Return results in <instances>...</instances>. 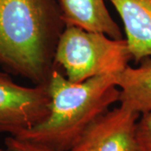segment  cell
I'll return each instance as SVG.
<instances>
[{
    "instance_id": "5",
    "label": "cell",
    "mask_w": 151,
    "mask_h": 151,
    "mask_svg": "<svg viewBox=\"0 0 151 151\" xmlns=\"http://www.w3.org/2000/svg\"><path fill=\"white\" fill-rule=\"evenodd\" d=\"M140 114L120 105L90 124L69 151H136V124Z\"/></svg>"
},
{
    "instance_id": "2",
    "label": "cell",
    "mask_w": 151,
    "mask_h": 151,
    "mask_svg": "<svg viewBox=\"0 0 151 151\" xmlns=\"http://www.w3.org/2000/svg\"><path fill=\"white\" fill-rule=\"evenodd\" d=\"M119 75L100 76L74 83L67 80L59 67L55 68L47 83L49 115L16 138L54 151H69L95 119L119 103Z\"/></svg>"
},
{
    "instance_id": "3",
    "label": "cell",
    "mask_w": 151,
    "mask_h": 151,
    "mask_svg": "<svg viewBox=\"0 0 151 151\" xmlns=\"http://www.w3.org/2000/svg\"><path fill=\"white\" fill-rule=\"evenodd\" d=\"M132 60L124 38L76 26H65L55 48L54 62L68 81L79 83L96 76L119 75Z\"/></svg>"
},
{
    "instance_id": "6",
    "label": "cell",
    "mask_w": 151,
    "mask_h": 151,
    "mask_svg": "<svg viewBox=\"0 0 151 151\" xmlns=\"http://www.w3.org/2000/svg\"><path fill=\"white\" fill-rule=\"evenodd\" d=\"M124 27V38L132 60L151 58V0H108Z\"/></svg>"
},
{
    "instance_id": "9",
    "label": "cell",
    "mask_w": 151,
    "mask_h": 151,
    "mask_svg": "<svg viewBox=\"0 0 151 151\" xmlns=\"http://www.w3.org/2000/svg\"><path fill=\"white\" fill-rule=\"evenodd\" d=\"M136 151H151V110L143 113L136 124Z\"/></svg>"
},
{
    "instance_id": "11",
    "label": "cell",
    "mask_w": 151,
    "mask_h": 151,
    "mask_svg": "<svg viewBox=\"0 0 151 151\" xmlns=\"http://www.w3.org/2000/svg\"><path fill=\"white\" fill-rule=\"evenodd\" d=\"M0 151H12V150H9L8 148H5V149H4L3 147H1V145H0Z\"/></svg>"
},
{
    "instance_id": "4",
    "label": "cell",
    "mask_w": 151,
    "mask_h": 151,
    "mask_svg": "<svg viewBox=\"0 0 151 151\" xmlns=\"http://www.w3.org/2000/svg\"><path fill=\"white\" fill-rule=\"evenodd\" d=\"M50 97L47 84L19 85L0 71V134L16 137L47 118Z\"/></svg>"
},
{
    "instance_id": "1",
    "label": "cell",
    "mask_w": 151,
    "mask_h": 151,
    "mask_svg": "<svg viewBox=\"0 0 151 151\" xmlns=\"http://www.w3.org/2000/svg\"><path fill=\"white\" fill-rule=\"evenodd\" d=\"M65 27L58 0H0V65L34 85L47 84Z\"/></svg>"
},
{
    "instance_id": "8",
    "label": "cell",
    "mask_w": 151,
    "mask_h": 151,
    "mask_svg": "<svg viewBox=\"0 0 151 151\" xmlns=\"http://www.w3.org/2000/svg\"><path fill=\"white\" fill-rule=\"evenodd\" d=\"M120 105L139 114L151 110V58H145L139 65H128L117 77Z\"/></svg>"
},
{
    "instance_id": "10",
    "label": "cell",
    "mask_w": 151,
    "mask_h": 151,
    "mask_svg": "<svg viewBox=\"0 0 151 151\" xmlns=\"http://www.w3.org/2000/svg\"><path fill=\"white\" fill-rule=\"evenodd\" d=\"M5 146L12 151H54L45 146L13 136L6 138Z\"/></svg>"
},
{
    "instance_id": "7",
    "label": "cell",
    "mask_w": 151,
    "mask_h": 151,
    "mask_svg": "<svg viewBox=\"0 0 151 151\" xmlns=\"http://www.w3.org/2000/svg\"><path fill=\"white\" fill-rule=\"evenodd\" d=\"M65 26H76L89 31L122 39L123 34L113 19L104 0H58Z\"/></svg>"
}]
</instances>
